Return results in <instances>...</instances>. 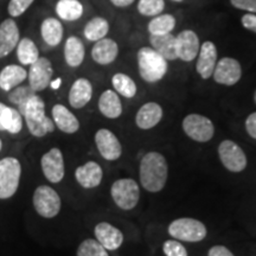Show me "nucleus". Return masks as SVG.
Masks as SVG:
<instances>
[{
    "instance_id": "nucleus-1",
    "label": "nucleus",
    "mask_w": 256,
    "mask_h": 256,
    "mask_svg": "<svg viewBox=\"0 0 256 256\" xmlns=\"http://www.w3.org/2000/svg\"><path fill=\"white\" fill-rule=\"evenodd\" d=\"M168 177L166 158L159 152H148L142 158L139 166L140 184L146 191L156 194L165 188Z\"/></svg>"
},
{
    "instance_id": "nucleus-2",
    "label": "nucleus",
    "mask_w": 256,
    "mask_h": 256,
    "mask_svg": "<svg viewBox=\"0 0 256 256\" xmlns=\"http://www.w3.org/2000/svg\"><path fill=\"white\" fill-rule=\"evenodd\" d=\"M22 115L26 122L28 132L34 136L43 138L55 130L56 126L52 119H50L46 114V104L43 98L37 94H34L28 101Z\"/></svg>"
},
{
    "instance_id": "nucleus-3",
    "label": "nucleus",
    "mask_w": 256,
    "mask_h": 256,
    "mask_svg": "<svg viewBox=\"0 0 256 256\" xmlns=\"http://www.w3.org/2000/svg\"><path fill=\"white\" fill-rule=\"evenodd\" d=\"M138 66L144 81L148 83L159 82L168 72V60L153 48L144 46L138 51Z\"/></svg>"
},
{
    "instance_id": "nucleus-4",
    "label": "nucleus",
    "mask_w": 256,
    "mask_h": 256,
    "mask_svg": "<svg viewBox=\"0 0 256 256\" xmlns=\"http://www.w3.org/2000/svg\"><path fill=\"white\" fill-rule=\"evenodd\" d=\"M168 232L171 238L183 242H200L206 238L208 229L202 220L182 217L170 223Z\"/></svg>"
},
{
    "instance_id": "nucleus-5",
    "label": "nucleus",
    "mask_w": 256,
    "mask_h": 256,
    "mask_svg": "<svg viewBox=\"0 0 256 256\" xmlns=\"http://www.w3.org/2000/svg\"><path fill=\"white\" fill-rule=\"evenodd\" d=\"M110 196L118 208L130 211L140 200V186L132 178H121L112 184Z\"/></svg>"
},
{
    "instance_id": "nucleus-6",
    "label": "nucleus",
    "mask_w": 256,
    "mask_h": 256,
    "mask_svg": "<svg viewBox=\"0 0 256 256\" xmlns=\"http://www.w3.org/2000/svg\"><path fill=\"white\" fill-rule=\"evenodd\" d=\"M22 165L14 156L0 160V200H8L18 190Z\"/></svg>"
},
{
    "instance_id": "nucleus-7",
    "label": "nucleus",
    "mask_w": 256,
    "mask_h": 256,
    "mask_svg": "<svg viewBox=\"0 0 256 256\" xmlns=\"http://www.w3.org/2000/svg\"><path fill=\"white\" fill-rule=\"evenodd\" d=\"M34 210L38 215L44 218H54L60 214L62 208V200L55 188L48 185H40L34 192Z\"/></svg>"
},
{
    "instance_id": "nucleus-8",
    "label": "nucleus",
    "mask_w": 256,
    "mask_h": 256,
    "mask_svg": "<svg viewBox=\"0 0 256 256\" xmlns=\"http://www.w3.org/2000/svg\"><path fill=\"white\" fill-rule=\"evenodd\" d=\"M182 127L185 134L197 142H208L215 134V126L209 118L200 114H188L184 118Z\"/></svg>"
},
{
    "instance_id": "nucleus-9",
    "label": "nucleus",
    "mask_w": 256,
    "mask_h": 256,
    "mask_svg": "<svg viewBox=\"0 0 256 256\" xmlns=\"http://www.w3.org/2000/svg\"><path fill=\"white\" fill-rule=\"evenodd\" d=\"M217 151L222 165L232 174H238L247 168V156L240 145L232 140H223Z\"/></svg>"
},
{
    "instance_id": "nucleus-10",
    "label": "nucleus",
    "mask_w": 256,
    "mask_h": 256,
    "mask_svg": "<svg viewBox=\"0 0 256 256\" xmlns=\"http://www.w3.org/2000/svg\"><path fill=\"white\" fill-rule=\"evenodd\" d=\"M40 168L50 183L57 184L63 180L66 174V166H64L63 153L60 148L54 147L48 151L40 159Z\"/></svg>"
},
{
    "instance_id": "nucleus-11",
    "label": "nucleus",
    "mask_w": 256,
    "mask_h": 256,
    "mask_svg": "<svg viewBox=\"0 0 256 256\" xmlns=\"http://www.w3.org/2000/svg\"><path fill=\"white\" fill-rule=\"evenodd\" d=\"M94 140L98 153L102 158L108 160V162H115L122 156V146H121L120 140L107 128L98 130L95 133Z\"/></svg>"
},
{
    "instance_id": "nucleus-12",
    "label": "nucleus",
    "mask_w": 256,
    "mask_h": 256,
    "mask_svg": "<svg viewBox=\"0 0 256 256\" xmlns=\"http://www.w3.org/2000/svg\"><path fill=\"white\" fill-rule=\"evenodd\" d=\"M54 75L52 64L46 57H40L28 70V86L34 92H42L50 86Z\"/></svg>"
},
{
    "instance_id": "nucleus-13",
    "label": "nucleus",
    "mask_w": 256,
    "mask_h": 256,
    "mask_svg": "<svg viewBox=\"0 0 256 256\" xmlns=\"http://www.w3.org/2000/svg\"><path fill=\"white\" fill-rule=\"evenodd\" d=\"M241 64L238 60L232 57H223L217 60L212 72V78L218 84L228 86V87L236 84L241 80Z\"/></svg>"
},
{
    "instance_id": "nucleus-14",
    "label": "nucleus",
    "mask_w": 256,
    "mask_h": 256,
    "mask_svg": "<svg viewBox=\"0 0 256 256\" xmlns=\"http://www.w3.org/2000/svg\"><path fill=\"white\" fill-rule=\"evenodd\" d=\"M200 38L196 32L192 30H184L176 37V49L178 60L184 62H191L196 58L200 52Z\"/></svg>"
},
{
    "instance_id": "nucleus-15",
    "label": "nucleus",
    "mask_w": 256,
    "mask_h": 256,
    "mask_svg": "<svg viewBox=\"0 0 256 256\" xmlns=\"http://www.w3.org/2000/svg\"><path fill=\"white\" fill-rule=\"evenodd\" d=\"M95 238L101 243L107 250H116L124 243V234L120 229L108 222H100L96 224Z\"/></svg>"
},
{
    "instance_id": "nucleus-16",
    "label": "nucleus",
    "mask_w": 256,
    "mask_h": 256,
    "mask_svg": "<svg viewBox=\"0 0 256 256\" xmlns=\"http://www.w3.org/2000/svg\"><path fill=\"white\" fill-rule=\"evenodd\" d=\"M196 70L203 80H208L212 76L214 69L217 63V48L212 42H204L200 48Z\"/></svg>"
},
{
    "instance_id": "nucleus-17",
    "label": "nucleus",
    "mask_w": 256,
    "mask_h": 256,
    "mask_svg": "<svg viewBox=\"0 0 256 256\" xmlns=\"http://www.w3.org/2000/svg\"><path fill=\"white\" fill-rule=\"evenodd\" d=\"M75 178L82 188H94L101 184L104 170L96 162H87L76 168Z\"/></svg>"
},
{
    "instance_id": "nucleus-18",
    "label": "nucleus",
    "mask_w": 256,
    "mask_h": 256,
    "mask_svg": "<svg viewBox=\"0 0 256 256\" xmlns=\"http://www.w3.org/2000/svg\"><path fill=\"white\" fill-rule=\"evenodd\" d=\"M19 43V28L14 19L0 24V58L11 54Z\"/></svg>"
},
{
    "instance_id": "nucleus-19",
    "label": "nucleus",
    "mask_w": 256,
    "mask_h": 256,
    "mask_svg": "<svg viewBox=\"0 0 256 256\" xmlns=\"http://www.w3.org/2000/svg\"><path fill=\"white\" fill-rule=\"evenodd\" d=\"M162 106L156 102H147L142 104L136 115V124L140 130H147L156 127L162 119Z\"/></svg>"
},
{
    "instance_id": "nucleus-20",
    "label": "nucleus",
    "mask_w": 256,
    "mask_h": 256,
    "mask_svg": "<svg viewBox=\"0 0 256 256\" xmlns=\"http://www.w3.org/2000/svg\"><path fill=\"white\" fill-rule=\"evenodd\" d=\"M55 126L63 133L74 134L80 130V121L66 106L55 104L51 110Z\"/></svg>"
},
{
    "instance_id": "nucleus-21",
    "label": "nucleus",
    "mask_w": 256,
    "mask_h": 256,
    "mask_svg": "<svg viewBox=\"0 0 256 256\" xmlns=\"http://www.w3.org/2000/svg\"><path fill=\"white\" fill-rule=\"evenodd\" d=\"M119 55V46L116 42L110 38H102L98 40L92 49V57L98 64L108 66L113 63Z\"/></svg>"
},
{
    "instance_id": "nucleus-22",
    "label": "nucleus",
    "mask_w": 256,
    "mask_h": 256,
    "mask_svg": "<svg viewBox=\"0 0 256 256\" xmlns=\"http://www.w3.org/2000/svg\"><path fill=\"white\" fill-rule=\"evenodd\" d=\"M92 86L87 78H78L72 83L69 92V104L75 110L86 107L92 100Z\"/></svg>"
},
{
    "instance_id": "nucleus-23",
    "label": "nucleus",
    "mask_w": 256,
    "mask_h": 256,
    "mask_svg": "<svg viewBox=\"0 0 256 256\" xmlns=\"http://www.w3.org/2000/svg\"><path fill=\"white\" fill-rule=\"evenodd\" d=\"M23 130V115L18 110L0 102V130L18 134Z\"/></svg>"
},
{
    "instance_id": "nucleus-24",
    "label": "nucleus",
    "mask_w": 256,
    "mask_h": 256,
    "mask_svg": "<svg viewBox=\"0 0 256 256\" xmlns=\"http://www.w3.org/2000/svg\"><path fill=\"white\" fill-rule=\"evenodd\" d=\"M98 110L108 119H118L122 114V102L116 92L107 89L98 98Z\"/></svg>"
},
{
    "instance_id": "nucleus-25",
    "label": "nucleus",
    "mask_w": 256,
    "mask_h": 256,
    "mask_svg": "<svg viewBox=\"0 0 256 256\" xmlns=\"http://www.w3.org/2000/svg\"><path fill=\"white\" fill-rule=\"evenodd\" d=\"M28 78V72L23 66L11 64L5 66L0 72V88L4 92H11L12 89L18 87L22 82Z\"/></svg>"
},
{
    "instance_id": "nucleus-26",
    "label": "nucleus",
    "mask_w": 256,
    "mask_h": 256,
    "mask_svg": "<svg viewBox=\"0 0 256 256\" xmlns=\"http://www.w3.org/2000/svg\"><path fill=\"white\" fill-rule=\"evenodd\" d=\"M151 48L156 52L160 54L166 60H176L177 57V49H176V37L171 34H151L150 37Z\"/></svg>"
},
{
    "instance_id": "nucleus-27",
    "label": "nucleus",
    "mask_w": 256,
    "mask_h": 256,
    "mask_svg": "<svg viewBox=\"0 0 256 256\" xmlns=\"http://www.w3.org/2000/svg\"><path fill=\"white\" fill-rule=\"evenodd\" d=\"M84 46L80 38L72 36L69 37L64 46V58L69 66L78 68L83 63L84 60Z\"/></svg>"
},
{
    "instance_id": "nucleus-28",
    "label": "nucleus",
    "mask_w": 256,
    "mask_h": 256,
    "mask_svg": "<svg viewBox=\"0 0 256 256\" xmlns=\"http://www.w3.org/2000/svg\"><path fill=\"white\" fill-rule=\"evenodd\" d=\"M42 37L48 46H57L63 38L62 23L56 18H46L40 26Z\"/></svg>"
},
{
    "instance_id": "nucleus-29",
    "label": "nucleus",
    "mask_w": 256,
    "mask_h": 256,
    "mask_svg": "<svg viewBox=\"0 0 256 256\" xmlns=\"http://www.w3.org/2000/svg\"><path fill=\"white\" fill-rule=\"evenodd\" d=\"M56 14L63 20H78L83 14V6L78 0H58L56 4Z\"/></svg>"
},
{
    "instance_id": "nucleus-30",
    "label": "nucleus",
    "mask_w": 256,
    "mask_h": 256,
    "mask_svg": "<svg viewBox=\"0 0 256 256\" xmlns=\"http://www.w3.org/2000/svg\"><path fill=\"white\" fill-rule=\"evenodd\" d=\"M110 24L102 17H95L88 22L84 28V36L88 40L98 42L107 36Z\"/></svg>"
},
{
    "instance_id": "nucleus-31",
    "label": "nucleus",
    "mask_w": 256,
    "mask_h": 256,
    "mask_svg": "<svg viewBox=\"0 0 256 256\" xmlns=\"http://www.w3.org/2000/svg\"><path fill=\"white\" fill-rule=\"evenodd\" d=\"M17 57L23 66H31L40 58V51L31 40L23 38L17 46Z\"/></svg>"
},
{
    "instance_id": "nucleus-32",
    "label": "nucleus",
    "mask_w": 256,
    "mask_h": 256,
    "mask_svg": "<svg viewBox=\"0 0 256 256\" xmlns=\"http://www.w3.org/2000/svg\"><path fill=\"white\" fill-rule=\"evenodd\" d=\"M112 84L118 94L122 95L126 98H132L136 96L138 89L136 82L126 74L118 72L112 78Z\"/></svg>"
},
{
    "instance_id": "nucleus-33",
    "label": "nucleus",
    "mask_w": 256,
    "mask_h": 256,
    "mask_svg": "<svg viewBox=\"0 0 256 256\" xmlns=\"http://www.w3.org/2000/svg\"><path fill=\"white\" fill-rule=\"evenodd\" d=\"M176 26V18L171 14H158L148 23V31L151 34H171Z\"/></svg>"
},
{
    "instance_id": "nucleus-34",
    "label": "nucleus",
    "mask_w": 256,
    "mask_h": 256,
    "mask_svg": "<svg viewBox=\"0 0 256 256\" xmlns=\"http://www.w3.org/2000/svg\"><path fill=\"white\" fill-rule=\"evenodd\" d=\"M34 94H37V92L32 90L30 86H22V87L12 89V90L10 92L8 100H10V102H11V104L17 106L19 113L22 114V112H23L25 104H28V101L30 100V98Z\"/></svg>"
},
{
    "instance_id": "nucleus-35",
    "label": "nucleus",
    "mask_w": 256,
    "mask_h": 256,
    "mask_svg": "<svg viewBox=\"0 0 256 256\" xmlns=\"http://www.w3.org/2000/svg\"><path fill=\"white\" fill-rule=\"evenodd\" d=\"M78 256H110L108 250L98 240L87 238L78 246Z\"/></svg>"
},
{
    "instance_id": "nucleus-36",
    "label": "nucleus",
    "mask_w": 256,
    "mask_h": 256,
    "mask_svg": "<svg viewBox=\"0 0 256 256\" xmlns=\"http://www.w3.org/2000/svg\"><path fill=\"white\" fill-rule=\"evenodd\" d=\"M165 8L164 0H139L138 11L146 17H156Z\"/></svg>"
},
{
    "instance_id": "nucleus-37",
    "label": "nucleus",
    "mask_w": 256,
    "mask_h": 256,
    "mask_svg": "<svg viewBox=\"0 0 256 256\" xmlns=\"http://www.w3.org/2000/svg\"><path fill=\"white\" fill-rule=\"evenodd\" d=\"M162 252L166 256H188L186 249L178 240H168L162 244Z\"/></svg>"
},
{
    "instance_id": "nucleus-38",
    "label": "nucleus",
    "mask_w": 256,
    "mask_h": 256,
    "mask_svg": "<svg viewBox=\"0 0 256 256\" xmlns=\"http://www.w3.org/2000/svg\"><path fill=\"white\" fill-rule=\"evenodd\" d=\"M34 0H11L8 4V14L12 17H19L30 8Z\"/></svg>"
},
{
    "instance_id": "nucleus-39",
    "label": "nucleus",
    "mask_w": 256,
    "mask_h": 256,
    "mask_svg": "<svg viewBox=\"0 0 256 256\" xmlns=\"http://www.w3.org/2000/svg\"><path fill=\"white\" fill-rule=\"evenodd\" d=\"M234 8L256 14V0H230Z\"/></svg>"
},
{
    "instance_id": "nucleus-40",
    "label": "nucleus",
    "mask_w": 256,
    "mask_h": 256,
    "mask_svg": "<svg viewBox=\"0 0 256 256\" xmlns=\"http://www.w3.org/2000/svg\"><path fill=\"white\" fill-rule=\"evenodd\" d=\"M246 130L252 139H256V112L248 115L246 119Z\"/></svg>"
},
{
    "instance_id": "nucleus-41",
    "label": "nucleus",
    "mask_w": 256,
    "mask_h": 256,
    "mask_svg": "<svg viewBox=\"0 0 256 256\" xmlns=\"http://www.w3.org/2000/svg\"><path fill=\"white\" fill-rule=\"evenodd\" d=\"M208 256H235L230 252V249H228L224 246H214L209 249L208 252Z\"/></svg>"
},
{
    "instance_id": "nucleus-42",
    "label": "nucleus",
    "mask_w": 256,
    "mask_h": 256,
    "mask_svg": "<svg viewBox=\"0 0 256 256\" xmlns=\"http://www.w3.org/2000/svg\"><path fill=\"white\" fill-rule=\"evenodd\" d=\"M242 25L247 30L256 32V16L252 14H247L242 17Z\"/></svg>"
},
{
    "instance_id": "nucleus-43",
    "label": "nucleus",
    "mask_w": 256,
    "mask_h": 256,
    "mask_svg": "<svg viewBox=\"0 0 256 256\" xmlns=\"http://www.w3.org/2000/svg\"><path fill=\"white\" fill-rule=\"evenodd\" d=\"M110 2L116 8H127L133 4L134 0H110Z\"/></svg>"
},
{
    "instance_id": "nucleus-44",
    "label": "nucleus",
    "mask_w": 256,
    "mask_h": 256,
    "mask_svg": "<svg viewBox=\"0 0 256 256\" xmlns=\"http://www.w3.org/2000/svg\"><path fill=\"white\" fill-rule=\"evenodd\" d=\"M60 83H62V80L56 78L55 81H51L50 82V87L52 88L54 90H56V89H58L60 87Z\"/></svg>"
},
{
    "instance_id": "nucleus-45",
    "label": "nucleus",
    "mask_w": 256,
    "mask_h": 256,
    "mask_svg": "<svg viewBox=\"0 0 256 256\" xmlns=\"http://www.w3.org/2000/svg\"><path fill=\"white\" fill-rule=\"evenodd\" d=\"M2 139H0V151H2Z\"/></svg>"
},
{
    "instance_id": "nucleus-46",
    "label": "nucleus",
    "mask_w": 256,
    "mask_h": 256,
    "mask_svg": "<svg viewBox=\"0 0 256 256\" xmlns=\"http://www.w3.org/2000/svg\"><path fill=\"white\" fill-rule=\"evenodd\" d=\"M172 2H183V0H172Z\"/></svg>"
},
{
    "instance_id": "nucleus-47",
    "label": "nucleus",
    "mask_w": 256,
    "mask_h": 256,
    "mask_svg": "<svg viewBox=\"0 0 256 256\" xmlns=\"http://www.w3.org/2000/svg\"><path fill=\"white\" fill-rule=\"evenodd\" d=\"M254 101H255V104H256V92H255V94H254Z\"/></svg>"
}]
</instances>
